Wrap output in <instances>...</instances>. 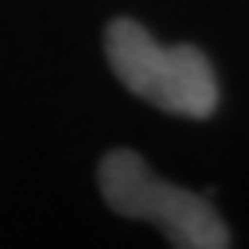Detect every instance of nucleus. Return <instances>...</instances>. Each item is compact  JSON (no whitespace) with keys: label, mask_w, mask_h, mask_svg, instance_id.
<instances>
[{"label":"nucleus","mask_w":249,"mask_h":249,"mask_svg":"<svg viewBox=\"0 0 249 249\" xmlns=\"http://www.w3.org/2000/svg\"><path fill=\"white\" fill-rule=\"evenodd\" d=\"M111 70L135 97L180 118H208L218 107V80L208 55L194 45H160L132 21H111L104 35Z\"/></svg>","instance_id":"obj_1"},{"label":"nucleus","mask_w":249,"mask_h":249,"mask_svg":"<svg viewBox=\"0 0 249 249\" xmlns=\"http://www.w3.org/2000/svg\"><path fill=\"white\" fill-rule=\"evenodd\" d=\"M101 194L111 211L124 218L156 225L173 246L183 249H225L229 246V229L222 225L218 211L183 187H173L160 180L139 152L114 149L101 160L97 170Z\"/></svg>","instance_id":"obj_2"}]
</instances>
